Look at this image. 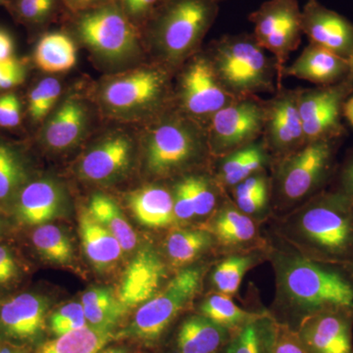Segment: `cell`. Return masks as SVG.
Listing matches in <instances>:
<instances>
[{"label":"cell","instance_id":"6da1fadb","mask_svg":"<svg viewBox=\"0 0 353 353\" xmlns=\"http://www.w3.org/2000/svg\"><path fill=\"white\" fill-rule=\"evenodd\" d=\"M267 241V259L275 274L273 308L299 323L324 311L353 314V269L301 256L275 234ZM297 325V326H299Z\"/></svg>","mask_w":353,"mask_h":353},{"label":"cell","instance_id":"7a4b0ae2","mask_svg":"<svg viewBox=\"0 0 353 353\" xmlns=\"http://www.w3.org/2000/svg\"><path fill=\"white\" fill-rule=\"evenodd\" d=\"M274 220V234L301 256L352 264L353 202L338 190H323Z\"/></svg>","mask_w":353,"mask_h":353},{"label":"cell","instance_id":"3957f363","mask_svg":"<svg viewBox=\"0 0 353 353\" xmlns=\"http://www.w3.org/2000/svg\"><path fill=\"white\" fill-rule=\"evenodd\" d=\"M338 139L311 141L281 158L274 185L278 216L289 212L324 190L333 175Z\"/></svg>","mask_w":353,"mask_h":353},{"label":"cell","instance_id":"277c9868","mask_svg":"<svg viewBox=\"0 0 353 353\" xmlns=\"http://www.w3.org/2000/svg\"><path fill=\"white\" fill-rule=\"evenodd\" d=\"M210 62L221 85L236 99L271 90L272 63L253 34L221 39Z\"/></svg>","mask_w":353,"mask_h":353},{"label":"cell","instance_id":"5b68a950","mask_svg":"<svg viewBox=\"0 0 353 353\" xmlns=\"http://www.w3.org/2000/svg\"><path fill=\"white\" fill-rule=\"evenodd\" d=\"M206 266L181 269L150 301L139 306L126 334L145 343L159 340L172 322L201 292Z\"/></svg>","mask_w":353,"mask_h":353},{"label":"cell","instance_id":"8992f818","mask_svg":"<svg viewBox=\"0 0 353 353\" xmlns=\"http://www.w3.org/2000/svg\"><path fill=\"white\" fill-rule=\"evenodd\" d=\"M217 12L214 0H168L155 18L153 37L167 57L179 59L196 48Z\"/></svg>","mask_w":353,"mask_h":353},{"label":"cell","instance_id":"52a82bcc","mask_svg":"<svg viewBox=\"0 0 353 353\" xmlns=\"http://www.w3.org/2000/svg\"><path fill=\"white\" fill-rule=\"evenodd\" d=\"M78 13V36L95 52L108 59H120L136 50V26L117 4L109 2Z\"/></svg>","mask_w":353,"mask_h":353},{"label":"cell","instance_id":"ba28073f","mask_svg":"<svg viewBox=\"0 0 353 353\" xmlns=\"http://www.w3.org/2000/svg\"><path fill=\"white\" fill-rule=\"evenodd\" d=\"M250 19L254 25L253 37L262 48L273 53L282 76L283 64L303 34L297 0H268L250 14Z\"/></svg>","mask_w":353,"mask_h":353},{"label":"cell","instance_id":"9c48e42d","mask_svg":"<svg viewBox=\"0 0 353 353\" xmlns=\"http://www.w3.org/2000/svg\"><path fill=\"white\" fill-rule=\"evenodd\" d=\"M265 124V109L250 99H238L212 116L208 145L215 157H225L250 145Z\"/></svg>","mask_w":353,"mask_h":353},{"label":"cell","instance_id":"30bf717a","mask_svg":"<svg viewBox=\"0 0 353 353\" xmlns=\"http://www.w3.org/2000/svg\"><path fill=\"white\" fill-rule=\"evenodd\" d=\"M202 152L201 137L192 128L183 123H164L148 138L146 167L152 175H170L196 160Z\"/></svg>","mask_w":353,"mask_h":353},{"label":"cell","instance_id":"8fae6325","mask_svg":"<svg viewBox=\"0 0 353 353\" xmlns=\"http://www.w3.org/2000/svg\"><path fill=\"white\" fill-rule=\"evenodd\" d=\"M48 299L31 290L0 297V340L28 347L46 329Z\"/></svg>","mask_w":353,"mask_h":353},{"label":"cell","instance_id":"7c38bea8","mask_svg":"<svg viewBox=\"0 0 353 353\" xmlns=\"http://www.w3.org/2000/svg\"><path fill=\"white\" fill-rule=\"evenodd\" d=\"M353 314L324 311L308 316L296 336L306 353H353Z\"/></svg>","mask_w":353,"mask_h":353},{"label":"cell","instance_id":"4fadbf2b","mask_svg":"<svg viewBox=\"0 0 353 353\" xmlns=\"http://www.w3.org/2000/svg\"><path fill=\"white\" fill-rule=\"evenodd\" d=\"M167 267L163 257L150 246L139 250L121 281L117 297L125 310L143 305L163 287Z\"/></svg>","mask_w":353,"mask_h":353},{"label":"cell","instance_id":"5bb4252c","mask_svg":"<svg viewBox=\"0 0 353 353\" xmlns=\"http://www.w3.org/2000/svg\"><path fill=\"white\" fill-rule=\"evenodd\" d=\"M202 229L211 234L219 250L236 253L267 248V240L260 236L254 218L241 212L231 202L220 204Z\"/></svg>","mask_w":353,"mask_h":353},{"label":"cell","instance_id":"9a60e30c","mask_svg":"<svg viewBox=\"0 0 353 353\" xmlns=\"http://www.w3.org/2000/svg\"><path fill=\"white\" fill-rule=\"evenodd\" d=\"M182 101L190 113L211 116L220 109L238 101L218 80L210 60L197 58L183 76Z\"/></svg>","mask_w":353,"mask_h":353},{"label":"cell","instance_id":"2e32d148","mask_svg":"<svg viewBox=\"0 0 353 353\" xmlns=\"http://www.w3.org/2000/svg\"><path fill=\"white\" fill-rule=\"evenodd\" d=\"M301 28L310 43L333 51L341 57L353 53V24L343 15L308 0L301 10Z\"/></svg>","mask_w":353,"mask_h":353},{"label":"cell","instance_id":"e0dca14e","mask_svg":"<svg viewBox=\"0 0 353 353\" xmlns=\"http://www.w3.org/2000/svg\"><path fill=\"white\" fill-rule=\"evenodd\" d=\"M63 196L52 181L27 183L18 192L8 210V216L19 227L34 228L48 224L61 211Z\"/></svg>","mask_w":353,"mask_h":353},{"label":"cell","instance_id":"ac0fdd59","mask_svg":"<svg viewBox=\"0 0 353 353\" xmlns=\"http://www.w3.org/2000/svg\"><path fill=\"white\" fill-rule=\"evenodd\" d=\"M269 148L283 158L305 145L297 94L279 97L265 110V124Z\"/></svg>","mask_w":353,"mask_h":353},{"label":"cell","instance_id":"d6986e66","mask_svg":"<svg viewBox=\"0 0 353 353\" xmlns=\"http://www.w3.org/2000/svg\"><path fill=\"white\" fill-rule=\"evenodd\" d=\"M165 80L164 74L159 70L134 72L106 85L103 99L109 108L118 111L143 108L159 99Z\"/></svg>","mask_w":353,"mask_h":353},{"label":"cell","instance_id":"ffe728a7","mask_svg":"<svg viewBox=\"0 0 353 353\" xmlns=\"http://www.w3.org/2000/svg\"><path fill=\"white\" fill-rule=\"evenodd\" d=\"M132 148L131 141L126 137H110L83 157L79 172L90 182L109 183L117 180L129 169Z\"/></svg>","mask_w":353,"mask_h":353},{"label":"cell","instance_id":"44dd1931","mask_svg":"<svg viewBox=\"0 0 353 353\" xmlns=\"http://www.w3.org/2000/svg\"><path fill=\"white\" fill-rule=\"evenodd\" d=\"M283 72L285 75L325 87L347 80L350 60L322 46L310 43L296 61Z\"/></svg>","mask_w":353,"mask_h":353},{"label":"cell","instance_id":"7402d4cb","mask_svg":"<svg viewBox=\"0 0 353 353\" xmlns=\"http://www.w3.org/2000/svg\"><path fill=\"white\" fill-rule=\"evenodd\" d=\"M197 313L185 318L176 331V353H220L228 347L231 334Z\"/></svg>","mask_w":353,"mask_h":353},{"label":"cell","instance_id":"603a6c76","mask_svg":"<svg viewBox=\"0 0 353 353\" xmlns=\"http://www.w3.org/2000/svg\"><path fill=\"white\" fill-rule=\"evenodd\" d=\"M128 203L138 222L150 229H164L176 222L173 194L159 185L134 190Z\"/></svg>","mask_w":353,"mask_h":353},{"label":"cell","instance_id":"cb8c5ba5","mask_svg":"<svg viewBox=\"0 0 353 353\" xmlns=\"http://www.w3.org/2000/svg\"><path fill=\"white\" fill-rule=\"evenodd\" d=\"M79 231L83 252L97 270H106L119 261L124 252L119 241L88 214L87 209L81 213Z\"/></svg>","mask_w":353,"mask_h":353},{"label":"cell","instance_id":"d4e9b609","mask_svg":"<svg viewBox=\"0 0 353 353\" xmlns=\"http://www.w3.org/2000/svg\"><path fill=\"white\" fill-rule=\"evenodd\" d=\"M87 114L80 102L67 101L51 117L43 132V141L51 150H64L82 138Z\"/></svg>","mask_w":353,"mask_h":353},{"label":"cell","instance_id":"484cf974","mask_svg":"<svg viewBox=\"0 0 353 353\" xmlns=\"http://www.w3.org/2000/svg\"><path fill=\"white\" fill-rule=\"evenodd\" d=\"M266 248L248 252L230 253L213 266L209 282L214 292L233 296L240 289L245 274L267 259Z\"/></svg>","mask_w":353,"mask_h":353},{"label":"cell","instance_id":"4316f807","mask_svg":"<svg viewBox=\"0 0 353 353\" xmlns=\"http://www.w3.org/2000/svg\"><path fill=\"white\" fill-rule=\"evenodd\" d=\"M216 246L214 239L204 229L175 230L165 241L169 261L176 268H185Z\"/></svg>","mask_w":353,"mask_h":353},{"label":"cell","instance_id":"83f0119b","mask_svg":"<svg viewBox=\"0 0 353 353\" xmlns=\"http://www.w3.org/2000/svg\"><path fill=\"white\" fill-rule=\"evenodd\" d=\"M87 211L119 241L124 252H131L136 248L138 245L136 232L123 214L119 205L110 196L103 194H94L88 202Z\"/></svg>","mask_w":353,"mask_h":353},{"label":"cell","instance_id":"f1b7e54d","mask_svg":"<svg viewBox=\"0 0 353 353\" xmlns=\"http://www.w3.org/2000/svg\"><path fill=\"white\" fill-rule=\"evenodd\" d=\"M223 158L219 169L220 185L234 188L248 176L262 172L268 154L263 145L250 143Z\"/></svg>","mask_w":353,"mask_h":353},{"label":"cell","instance_id":"f546056e","mask_svg":"<svg viewBox=\"0 0 353 353\" xmlns=\"http://www.w3.org/2000/svg\"><path fill=\"white\" fill-rule=\"evenodd\" d=\"M83 312L92 328L111 332L127 312L109 288H92L82 296Z\"/></svg>","mask_w":353,"mask_h":353},{"label":"cell","instance_id":"4dcf8cb0","mask_svg":"<svg viewBox=\"0 0 353 353\" xmlns=\"http://www.w3.org/2000/svg\"><path fill=\"white\" fill-rule=\"evenodd\" d=\"M34 62L39 69L48 73L68 71L77 62L75 43L63 32L44 34L37 44Z\"/></svg>","mask_w":353,"mask_h":353},{"label":"cell","instance_id":"1f68e13d","mask_svg":"<svg viewBox=\"0 0 353 353\" xmlns=\"http://www.w3.org/2000/svg\"><path fill=\"white\" fill-rule=\"evenodd\" d=\"M30 243L39 257L50 263L65 265L74 259L72 241L63 230L52 224L34 227Z\"/></svg>","mask_w":353,"mask_h":353},{"label":"cell","instance_id":"d6a6232c","mask_svg":"<svg viewBox=\"0 0 353 353\" xmlns=\"http://www.w3.org/2000/svg\"><path fill=\"white\" fill-rule=\"evenodd\" d=\"M199 314L229 331H236L263 316L243 310L234 303L232 296L219 292H212L202 301L199 305Z\"/></svg>","mask_w":353,"mask_h":353},{"label":"cell","instance_id":"836d02e7","mask_svg":"<svg viewBox=\"0 0 353 353\" xmlns=\"http://www.w3.org/2000/svg\"><path fill=\"white\" fill-rule=\"evenodd\" d=\"M111 338V332L88 326L46 341L34 353H99Z\"/></svg>","mask_w":353,"mask_h":353},{"label":"cell","instance_id":"e575fe53","mask_svg":"<svg viewBox=\"0 0 353 353\" xmlns=\"http://www.w3.org/2000/svg\"><path fill=\"white\" fill-rule=\"evenodd\" d=\"M25 165L10 146L0 143V208L8 214L19 190L27 183Z\"/></svg>","mask_w":353,"mask_h":353},{"label":"cell","instance_id":"d590c367","mask_svg":"<svg viewBox=\"0 0 353 353\" xmlns=\"http://www.w3.org/2000/svg\"><path fill=\"white\" fill-rule=\"evenodd\" d=\"M271 321L266 315L236 330L226 353H268Z\"/></svg>","mask_w":353,"mask_h":353},{"label":"cell","instance_id":"8d00e7d4","mask_svg":"<svg viewBox=\"0 0 353 353\" xmlns=\"http://www.w3.org/2000/svg\"><path fill=\"white\" fill-rule=\"evenodd\" d=\"M9 233L0 238V297L20 284L26 275V264L17 248L8 240Z\"/></svg>","mask_w":353,"mask_h":353},{"label":"cell","instance_id":"74e56055","mask_svg":"<svg viewBox=\"0 0 353 353\" xmlns=\"http://www.w3.org/2000/svg\"><path fill=\"white\" fill-rule=\"evenodd\" d=\"M61 94V85L55 79L48 78L39 82L30 94V115L34 121H41L50 113Z\"/></svg>","mask_w":353,"mask_h":353},{"label":"cell","instance_id":"f35d334b","mask_svg":"<svg viewBox=\"0 0 353 353\" xmlns=\"http://www.w3.org/2000/svg\"><path fill=\"white\" fill-rule=\"evenodd\" d=\"M190 196L194 202L196 218L210 217L218 208L217 192L215 185L203 176H185Z\"/></svg>","mask_w":353,"mask_h":353},{"label":"cell","instance_id":"ab89813d","mask_svg":"<svg viewBox=\"0 0 353 353\" xmlns=\"http://www.w3.org/2000/svg\"><path fill=\"white\" fill-rule=\"evenodd\" d=\"M50 329L55 336H63L88 327L82 303H70L61 306L50 316Z\"/></svg>","mask_w":353,"mask_h":353},{"label":"cell","instance_id":"60d3db41","mask_svg":"<svg viewBox=\"0 0 353 353\" xmlns=\"http://www.w3.org/2000/svg\"><path fill=\"white\" fill-rule=\"evenodd\" d=\"M57 0H15L14 11L20 20L29 24H41L50 17Z\"/></svg>","mask_w":353,"mask_h":353},{"label":"cell","instance_id":"b9f144b4","mask_svg":"<svg viewBox=\"0 0 353 353\" xmlns=\"http://www.w3.org/2000/svg\"><path fill=\"white\" fill-rule=\"evenodd\" d=\"M268 353H306L296 332L287 325L272 323L269 334Z\"/></svg>","mask_w":353,"mask_h":353},{"label":"cell","instance_id":"7bdbcfd3","mask_svg":"<svg viewBox=\"0 0 353 353\" xmlns=\"http://www.w3.org/2000/svg\"><path fill=\"white\" fill-rule=\"evenodd\" d=\"M174 213L176 221L187 222L196 218L194 202L190 196L189 185L187 179L183 178L176 183L173 194Z\"/></svg>","mask_w":353,"mask_h":353},{"label":"cell","instance_id":"ee69618b","mask_svg":"<svg viewBox=\"0 0 353 353\" xmlns=\"http://www.w3.org/2000/svg\"><path fill=\"white\" fill-rule=\"evenodd\" d=\"M234 205L240 209L241 212L254 218L266 210L270 199V190H262L250 196L234 197Z\"/></svg>","mask_w":353,"mask_h":353},{"label":"cell","instance_id":"f6af8a7d","mask_svg":"<svg viewBox=\"0 0 353 353\" xmlns=\"http://www.w3.org/2000/svg\"><path fill=\"white\" fill-rule=\"evenodd\" d=\"M21 103L17 95H0V126L15 128L20 124Z\"/></svg>","mask_w":353,"mask_h":353},{"label":"cell","instance_id":"bcb514c9","mask_svg":"<svg viewBox=\"0 0 353 353\" xmlns=\"http://www.w3.org/2000/svg\"><path fill=\"white\" fill-rule=\"evenodd\" d=\"M25 80V70L16 58L0 62V90H8Z\"/></svg>","mask_w":353,"mask_h":353},{"label":"cell","instance_id":"7dc6e473","mask_svg":"<svg viewBox=\"0 0 353 353\" xmlns=\"http://www.w3.org/2000/svg\"><path fill=\"white\" fill-rule=\"evenodd\" d=\"M270 190L267 176L259 173L248 176L243 182L238 183L233 188V196L234 197L250 196V194H256L262 190Z\"/></svg>","mask_w":353,"mask_h":353},{"label":"cell","instance_id":"c3c4849f","mask_svg":"<svg viewBox=\"0 0 353 353\" xmlns=\"http://www.w3.org/2000/svg\"><path fill=\"white\" fill-rule=\"evenodd\" d=\"M161 0H121V8L128 17H143L152 12Z\"/></svg>","mask_w":353,"mask_h":353},{"label":"cell","instance_id":"681fc988","mask_svg":"<svg viewBox=\"0 0 353 353\" xmlns=\"http://www.w3.org/2000/svg\"><path fill=\"white\" fill-rule=\"evenodd\" d=\"M353 202V152L345 159L339 174L338 187L336 189Z\"/></svg>","mask_w":353,"mask_h":353},{"label":"cell","instance_id":"f907efd6","mask_svg":"<svg viewBox=\"0 0 353 353\" xmlns=\"http://www.w3.org/2000/svg\"><path fill=\"white\" fill-rule=\"evenodd\" d=\"M62 1L70 10L76 13L104 6V4L111 2L110 0H62Z\"/></svg>","mask_w":353,"mask_h":353},{"label":"cell","instance_id":"816d5d0a","mask_svg":"<svg viewBox=\"0 0 353 353\" xmlns=\"http://www.w3.org/2000/svg\"><path fill=\"white\" fill-rule=\"evenodd\" d=\"M14 43L10 34L0 29V62L15 58L13 57Z\"/></svg>","mask_w":353,"mask_h":353},{"label":"cell","instance_id":"f5cc1de1","mask_svg":"<svg viewBox=\"0 0 353 353\" xmlns=\"http://www.w3.org/2000/svg\"><path fill=\"white\" fill-rule=\"evenodd\" d=\"M12 229L13 225L10 218L3 209L0 208V238L12 231Z\"/></svg>","mask_w":353,"mask_h":353},{"label":"cell","instance_id":"db71d44e","mask_svg":"<svg viewBox=\"0 0 353 353\" xmlns=\"http://www.w3.org/2000/svg\"><path fill=\"white\" fill-rule=\"evenodd\" d=\"M343 114L353 126V95L343 103Z\"/></svg>","mask_w":353,"mask_h":353},{"label":"cell","instance_id":"11a10c76","mask_svg":"<svg viewBox=\"0 0 353 353\" xmlns=\"http://www.w3.org/2000/svg\"><path fill=\"white\" fill-rule=\"evenodd\" d=\"M348 60H350V74H348L347 79L353 85V53Z\"/></svg>","mask_w":353,"mask_h":353},{"label":"cell","instance_id":"9f6ffc18","mask_svg":"<svg viewBox=\"0 0 353 353\" xmlns=\"http://www.w3.org/2000/svg\"><path fill=\"white\" fill-rule=\"evenodd\" d=\"M99 353H127L122 348H108V350H103V352H99Z\"/></svg>","mask_w":353,"mask_h":353},{"label":"cell","instance_id":"6f0895ef","mask_svg":"<svg viewBox=\"0 0 353 353\" xmlns=\"http://www.w3.org/2000/svg\"><path fill=\"white\" fill-rule=\"evenodd\" d=\"M7 1L6 0H0V6H4V4H6Z\"/></svg>","mask_w":353,"mask_h":353},{"label":"cell","instance_id":"680465c9","mask_svg":"<svg viewBox=\"0 0 353 353\" xmlns=\"http://www.w3.org/2000/svg\"><path fill=\"white\" fill-rule=\"evenodd\" d=\"M350 266H352V268L353 269V261L352 262V264H350Z\"/></svg>","mask_w":353,"mask_h":353},{"label":"cell","instance_id":"91938a15","mask_svg":"<svg viewBox=\"0 0 353 353\" xmlns=\"http://www.w3.org/2000/svg\"><path fill=\"white\" fill-rule=\"evenodd\" d=\"M215 2L219 1V0H214Z\"/></svg>","mask_w":353,"mask_h":353}]
</instances>
